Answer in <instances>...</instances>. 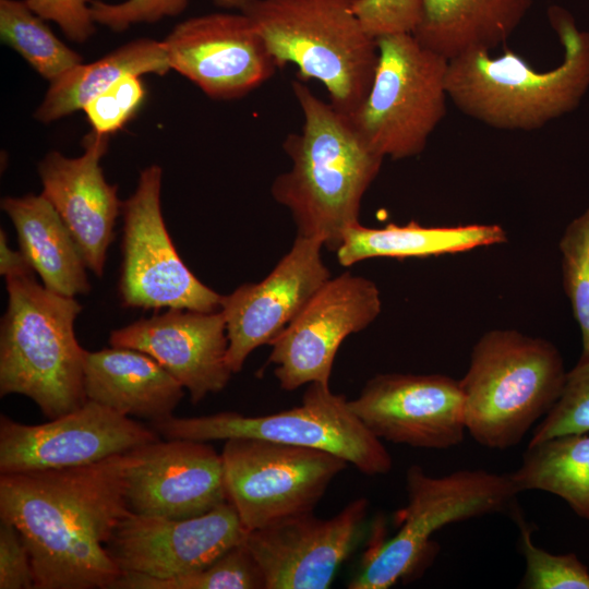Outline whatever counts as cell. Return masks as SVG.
Masks as SVG:
<instances>
[{"mask_svg": "<svg viewBox=\"0 0 589 589\" xmlns=\"http://www.w3.org/2000/svg\"><path fill=\"white\" fill-rule=\"evenodd\" d=\"M84 388L87 399L151 422L173 416L184 395V387L155 359L112 346L86 350Z\"/></svg>", "mask_w": 589, "mask_h": 589, "instance_id": "obj_22", "label": "cell"}, {"mask_svg": "<svg viewBox=\"0 0 589 589\" xmlns=\"http://www.w3.org/2000/svg\"><path fill=\"white\" fill-rule=\"evenodd\" d=\"M532 0H421L412 35L447 60L505 43Z\"/></svg>", "mask_w": 589, "mask_h": 589, "instance_id": "obj_23", "label": "cell"}, {"mask_svg": "<svg viewBox=\"0 0 589 589\" xmlns=\"http://www.w3.org/2000/svg\"><path fill=\"white\" fill-rule=\"evenodd\" d=\"M291 87L303 123L284 142L291 166L276 177L271 192L290 212L297 236L318 240L336 252L345 232L359 223L363 195L384 157L363 142L347 116L317 97L304 81H293Z\"/></svg>", "mask_w": 589, "mask_h": 589, "instance_id": "obj_2", "label": "cell"}, {"mask_svg": "<svg viewBox=\"0 0 589 589\" xmlns=\"http://www.w3.org/2000/svg\"><path fill=\"white\" fill-rule=\"evenodd\" d=\"M28 260L20 250L15 251L9 247L5 231H0V274L4 278L19 277L33 274Z\"/></svg>", "mask_w": 589, "mask_h": 589, "instance_id": "obj_38", "label": "cell"}, {"mask_svg": "<svg viewBox=\"0 0 589 589\" xmlns=\"http://www.w3.org/2000/svg\"><path fill=\"white\" fill-rule=\"evenodd\" d=\"M132 452L80 467L0 474V518L21 533L35 589H110L122 575L106 544L131 510Z\"/></svg>", "mask_w": 589, "mask_h": 589, "instance_id": "obj_1", "label": "cell"}, {"mask_svg": "<svg viewBox=\"0 0 589 589\" xmlns=\"http://www.w3.org/2000/svg\"><path fill=\"white\" fill-rule=\"evenodd\" d=\"M247 533L229 502L185 519L130 512L116 526L106 550L122 574L166 579L208 566L243 542Z\"/></svg>", "mask_w": 589, "mask_h": 589, "instance_id": "obj_16", "label": "cell"}, {"mask_svg": "<svg viewBox=\"0 0 589 589\" xmlns=\"http://www.w3.org/2000/svg\"><path fill=\"white\" fill-rule=\"evenodd\" d=\"M0 589H35L28 549L19 530L0 522Z\"/></svg>", "mask_w": 589, "mask_h": 589, "instance_id": "obj_36", "label": "cell"}, {"mask_svg": "<svg viewBox=\"0 0 589 589\" xmlns=\"http://www.w3.org/2000/svg\"><path fill=\"white\" fill-rule=\"evenodd\" d=\"M108 341L155 359L189 392L193 404L221 392L233 374L221 311L168 309L112 330Z\"/></svg>", "mask_w": 589, "mask_h": 589, "instance_id": "obj_20", "label": "cell"}, {"mask_svg": "<svg viewBox=\"0 0 589 589\" xmlns=\"http://www.w3.org/2000/svg\"><path fill=\"white\" fill-rule=\"evenodd\" d=\"M348 402L377 438L394 444L446 449L467 432L459 381L445 374H376Z\"/></svg>", "mask_w": 589, "mask_h": 589, "instance_id": "obj_15", "label": "cell"}, {"mask_svg": "<svg viewBox=\"0 0 589 589\" xmlns=\"http://www.w3.org/2000/svg\"><path fill=\"white\" fill-rule=\"evenodd\" d=\"M144 98L145 88L140 76L128 74L95 96L83 110L94 131L109 135L135 115Z\"/></svg>", "mask_w": 589, "mask_h": 589, "instance_id": "obj_33", "label": "cell"}, {"mask_svg": "<svg viewBox=\"0 0 589 589\" xmlns=\"http://www.w3.org/2000/svg\"><path fill=\"white\" fill-rule=\"evenodd\" d=\"M163 43L170 69L213 99L243 97L279 69L252 21L241 11L185 20Z\"/></svg>", "mask_w": 589, "mask_h": 589, "instance_id": "obj_14", "label": "cell"}, {"mask_svg": "<svg viewBox=\"0 0 589 589\" xmlns=\"http://www.w3.org/2000/svg\"><path fill=\"white\" fill-rule=\"evenodd\" d=\"M110 589H265V578L243 541L200 570L166 579L123 573Z\"/></svg>", "mask_w": 589, "mask_h": 589, "instance_id": "obj_29", "label": "cell"}, {"mask_svg": "<svg viewBox=\"0 0 589 589\" xmlns=\"http://www.w3.org/2000/svg\"><path fill=\"white\" fill-rule=\"evenodd\" d=\"M165 440L218 441L235 437L260 438L335 454L368 476L386 474L393 458L353 413L344 395L329 384L311 383L300 406L276 413L247 417L235 411L151 422Z\"/></svg>", "mask_w": 589, "mask_h": 589, "instance_id": "obj_9", "label": "cell"}, {"mask_svg": "<svg viewBox=\"0 0 589 589\" xmlns=\"http://www.w3.org/2000/svg\"><path fill=\"white\" fill-rule=\"evenodd\" d=\"M255 0H213V2L220 8L227 10L244 11Z\"/></svg>", "mask_w": 589, "mask_h": 589, "instance_id": "obj_39", "label": "cell"}, {"mask_svg": "<svg viewBox=\"0 0 589 589\" xmlns=\"http://www.w3.org/2000/svg\"><path fill=\"white\" fill-rule=\"evenodd\" d=\"M515 521L520 530V549L526 561L520 588L589 589V569L576 554H552L537 546L522 516Z\"/></svg>", "mask_w": 589, "mask_h": 589, "instance_id": "obj_31", "label": "cell"}, {"mask_svg": "<svg viewBox=\"0 0 589 589\" xmlns=\"http://www.w3.org/2000/svg\"><path fill=\"white\" fill-rule=\"evenodd\" d=\"M510 480L517 492L538 490L562 498L589 520V434H564L528 444Z\"/></svg>", "mask_w": 589, "mask_h": 589, "instance_id": "obj_27", "label": "cell"}, {"mask_svg": "<svg viewBox=\"0 0 589 589\" xmlns=\"http://www.w3.org/2000/svg\"><path fill=\"white\" fill-rule=\"evenodd\" d=\"M0 324V396L31 398L48 419L84 405L86 350L75 336L82 305L37 283L34 273L8 277Z\"/></svg>", "mask_w": 589, "mask_h": 589, "instance_id": "obj_4", "label": "cell"}, {"mask_svg": "<svg viewBox=\"0 0 589 589\" xmlns=\"http://www.w3.org/2000/svg\"><path fill=\"white\" fill-rule=\"evenodd\" d=\"M163 170L141 171L134 193L123 202L119 298L127 308L220 311L221 294L190 271L166 228L160 205Z\"/></svg>", "mask_w": 589, "mask_h": 589, "instance_id": "obj_11", "label": "cell"}, {"mask_svg": "<svg viewBox=\"0 0 589 589\" xmlns=\"http://www.w3.org/2000/svg\"><path fill=\"white\" fill-rule=\"evenodd\" d=\"M563 285L581 333L578 361H589V206L566 227L561 240Z\"/></svg>", "mask_w": 589, "mask_h": 589, "instance_id": "obj_30", "label": "cell"}, {"mask_svg": "<svg viewBox=\"0 0 589 589\" xmlns=\"http://www.w3.org/2000/svg\"><path fill=\"white\" fill-rule=\"evenodd\" d=\"M160 440L128 416L87 399L41 424L0 416V474L91 465Z\"/></svg>", "mask_w": 589, "mask_h": 589, "instance_id": "obj_12", "label": "cell"}, {"mask_svg": "<svg viewBox=\"0 0 589 589\" xmlns=\"http://www.w3.org/2000/svg\"><path fill=\"white\" fill-rule=\"evenodd\" d=\"M356 0H255L252 21L278 68L289 63L301 81L324 85L329 103L350 116L366 96L377 63V41L354 11Z\"/></svg>", "mask_w": 589, "mask_h": 589, "instance_id": "obj_6", "label": "cell"}, {"mask_svg": "<svg viewBox=\"0 0 589 589\" xmlns=\"http://www.w3.org/2000/svg\"><path fill=\"white\" fill-rule=\"evenodd\" d=\"M41 19L59 25L63 34L75 43L87 40L95 32L91 0H24Z\"/></svg>", "mask_w": 589, "mask_h": 589, "instance_id": "obj_37", "label": "cell"}, {"mask_svg": "<svg viewBox=\"0 0 589 589\" xmlns=\"http://www.w3.org/2000/svg\"><path fill=\"white\" fill-rule=\"evenodd\" d=\"M323 243L297 236L291 249L260 283L243 284L221 297L227 326V363L242 370L249 354L271 344L332 277L323 262Z\"/></svg>", "mask_w": 589, "mask_h": 589, "instance_id": "obj_18", "label": "cell"}, {"mask_svg": "<svg viewBox=\"0 0 589 589\" xmlns=\"http://www.w3.org/2000/svg\"><path fill=\"white\" fill-rule=\"evenodd\" d=\"M369 503L359 497L321 519L302 513L249 531L244 543L260 565L265 589H326L353 551Z\"/></svg>", "mask_w": 589, "mask_h": 589, "instance_id": "obj_17", "label": "cell"}, {"mask_svg": "<svg viewBox=\"0 0 589 589\" xmlns=\"http://www.w3.org/2000/svg\"><path fill=\"white\" fill-rule=\"evenodd\" d=\"M354 11L365 31L374 38L412 34L420 17L421 0H356Z\"/></svg>", "mask_w": 589, "mask_h": 589, "instance_id": "obj_35", "label": "cell"}, {"mask_svg": "<svg viewBox=\"0 0 589 589\" xmlns=\"http://www.w3.org/2000/svg\"><path fill=\"white\" fill-rule=\"evenodd\" d=\"M109 135L92 131L76 158L50 152L38 165L43 195L52 204L73 237L89 271L103 277L107 251L122 213L118 187L109 184L100 167Z\"/></svg>", "mask_w": 589, "mask_h": 589, "instance_id": "obj_21", "label": "cell"}, {"mask_svg": "<svg viewBox=\"0 0 589 589\" xmlns=\"http://www.w3.org/2000/svg\"><path fill=\"white\" fill-rule=\"evenodd\" d=\"M564 48L563 62L538 71L510 50H476L448 60L449 99L467 116L495 129L530 131L575 109L589 87V33L563 9L549 10Z\"/></svg>", "mask_w": 589, "mask_h": 589, "instance_id": "obj_3", "label": "cell"}, {"mask_svg": "<svg viewBox=\"0 0 589 589\" xmlns=\"http://www.w3.org/2000/svg\"><path fill=\"white\" fill-rule=\"evenodd\" d=\"M589 433V361L567 372L562 394L537 424L529 444L564 435Z\"/></svg>", "mask_w": 589, "mask_h": 589, "instance_id": "obj_32", "label": "cell"}, {"mask_svg": "<svg viewBox=\"0 0 589 589\" xmlns=\"http://www.w3.org/2000/svg\"><path fill=\"white\" fill-rule=\"evenodd\" d=\"M25 1L0 0V35L43 77L55 81L82 63L81 55L58 39Z\"/></svg>", "mask_w": 589, "mask_h": 589, "instance_id": "obj_28", "label": "cell"}, {"mask_svg": "<svg viewBox=\"0 0 589 589\" xmlns=\"http://www.w3.org/2000/svg\"><path fill=\"white\" fill-rule=\"evenodd\" d=\"M376 285L344 273L330 277L272 341L268 362L285 390L311 383L329 384L341 342L366 328L381 313Z\"/></svg>", "mask_w": 589, "mask_h": 589, "instance_id": "obj_13", "label": "cell"}, {"mask_svg": "<svg viewBox=\"0 0 589 589\" xmlns=\"http://www.w3.org/2000/svg\"><path fill=\"white\" fill-rule=\"evenodd\" d=\"M566 375L552 342L516 329L486 332L459 381L467 432L491 449L516 446L553 408Z\"/></svg>", "mask_w": 589, "mask_h": 589, "instance_id": "obj_5", "label": "cell"}, {"mask_svg": "<svg viewBox=\"0 0 589 589\" xmlns=\"http://www.w3.org/2000/svg\"><path fill=\"white\" fill-rule=\"evenodd\" d=\"M376 41L370 89L348 119L382 157L417 156L446 113L448 60L411 33L385 35Z\"/></svg>", "mask_w": 589, "mask_h": 589, "instance_id": "obj_8", "label": "cell"}, {"mask_svg": "<svg viewBox=\"0 0 589 589\" xmlns=\"http://www.w3.org/2000/svg\"><path fill=\"white\" fill-rule=\"evenodd\" d=\"M169 70L163 41L151 38L132 40L95 62L70 69L50 82L35 118L48 123L83 110L95 96L124 75H164Z\"/></svg>", "mask_w": 589, "mask_h": 589, "instance_id": "obj_26", "label": "cell"}, {"mask_svg": "<svg viewBox=\"0 0 589 589\" xmlns=\"http://www.w3.org/2000/svg\"><path fill=\"white\" fill-rule=\"evenodd\" d=\"M406 492L407 504L396 515L399 529L369 553L349 589H388L407 578L433 553L431 537L446 525L495 513L520 515L509 473L462 469L432 477L412 465Z\"/></svg>", "mask_w": 589, "mask_h": 589, "instance_id": "obj_7", "label": "cell"}, {"mask_svg": "<svg viewBox=\"0 0 589 589\" xmlns=\"http://www.w3.org/2000/svg\"><path fill=\"white\" fill-rule=\"evenodd\" d=\"M129 509L185 519L227 503L221 455L207 442L158 440L132 450L124 473Z\"/></svg>", "mask_w": 589, "mask_h": 589, "instance_id": "obj_19", "label": "cell"}, {"mask_svg": "<svg viewBox=\"0 0 589 589\" xmlns=\"http://www.w3.org/2000/svg\"><path fill=\"white\" fill-rule=\"evenodd\" d=\"M191 0H127L106 3L91 0L89 9L95 23L113 32H123L133 24L154 23L166 16L180 14Z\"/></svg>", "mask_w": 589, "mask_h": 589, "instance_id": "obj_34", "label": "cell"}, {"mask_svg": "<svg viewBox=\"0 0 589 589\" xmlns=\"http://www.w3.org/2000/svg\"><path fill=\"white\" fill-rule=\"evenodd\" d=\"M1 208L16 230L20 250L47 289L71 298L89 292L83 256L62 218L43 194L3 197Z\"/></svg>", "mask_w": 589, "mask_h": 589, "instance_id": "obj_24", "label": "cell"}, {"mask_svg": "<svg viewBox=\"0 0 589 589\" xmlns=\"http://www.w3.org/2000/svg\"><path fill=\"white\" fill-rule=\"evenodd\" d=\"M220 455L228 502L248 532L313 512L349 465L325 450L250 437L226 440Z\"/></svg>", "mask_w": 589, "mask_h": 589, "instance_id": "obj_10", "label": "cell"}, {"mask_svg": "<svg viewBox=\"0 0 589 589\" xmlns=\"http://www.w3.org/2000/svg\"><path fill=\"white\" fill-rule=\"evenodd\" d=\"M506 241V231L495 224L426 227L410 221L368 228L358 223L345 232L336 256L339 264L346 267L373 257H428Z\"/></svg>", "mask_w": 589, "mask_h": 589, "instance_id": "obj_25", "label": "cell"}]
</instances>
